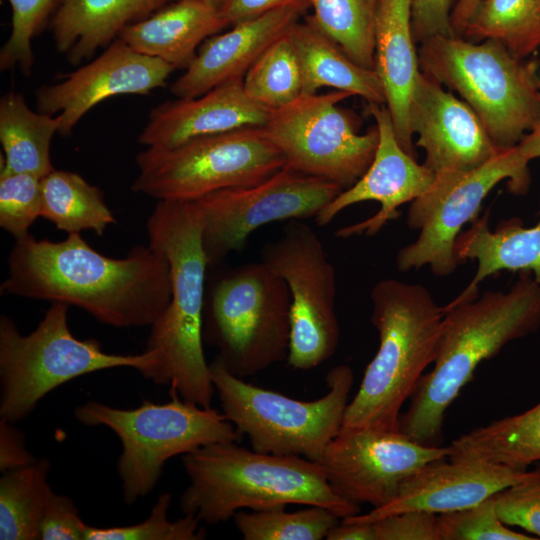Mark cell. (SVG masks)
I'll list each match as a JSON object with an SVG mask.
<instances>
[{
  "label": "cell",
  "mask_w": 540,
  "mask_h": 540,
  "mask_svg": "<svg viewBox=\"0 0 540 540\" xmlns=\"http://www.w3.org/2000/svg\"><path fill=\"white\" fill-rule=\"evenodd\" d=\"M1 293L77 306L116 328L152 326L171 300L170 267L150 245L124 258L93 249L80 235L59 242L16 238Z\"/></svg>",
  "instance_id": "6da1fadb"
},
{
  "label": "cell",
  "mask_w": 540,
  "mask_h": 540,
  "mask_svg": "<svg viewBox=\"0 0 540 540\" xmlns=\"http://www.w3.org/2000/svg\"><path fill=\"white\" fill-rule=\"evenodd\" d=\"M540 327V286L529 271L508 291H487L444 306L433 369L420 379L398 429L416 442L438 446L445 414L476 368L510 341Z\"/></svg>",
  "instance_id": "7a4b0ae2"
},
{
  "label": "cell",
  "mask_w": 540,
  "mask_h": 540,
  "mask_svg": "<svg viewBox=\"0 0 540 540\" xmlns=\"http://www.w3.org/2000/svg\"><path fill=\"white\" fill-rule=\"evenodd\" d=\"M149 245L168 260L171 300L150 326L146 350L160 365L152 381L202 407H211L215 388L203 350L205 274L199 213L192 201H158L147 220Z\"/></svg>",
  "instance_id": "3957f363"
},
{
  "label": "cell",
  "mask_w": 540,
  "mask_h": 540,
  "mask_svg": "<svg viewBox=\"0 0 540 540\" xmlns=\"http://www.w3.org/2000/svg\"><path fill=\"white\" fill-rule=\"evenodd\" d=\"M237 443H213L183 455L190 481L179 498L183 514L212 525L244 508L291 504L325 507L341 519L360 513V505L332 489L320 463L248 450Z\"/></svg>",
  "instance_id": "277c9868"
},
{
  "label": "cell",
  "mask_w": 540,
  "mask_h": 540,
  "mask_svg": "<svg viewBox=\"0 0 540 540\" xmlns=\"http://www.w3.org/2000/svg\"><path fill=\"white\" fill-rule=\"evenodd\" d=\"M370 298L379 347L347 406L342 426L399 430L404 402L436 358L444 307L424 286L393 278L377 282Z\"/></svg>",
  "instance_id": "5b68a950"
},
{
  "label": "cell",
  "mask_w": 540,
  "mask_h": 540,
  "mask_svg": "<svg viewBox=\"0 0 540 540\" xmlns=\"http://www.w3.org/2000/svg\"><path fill=\"white\" fill-rule=\"evenodd\" d=\"M420 70L456 91L497 148L516 146L540 117V59L519 58L503 44L461 36L420 42Z\"/></svg>",
  "instance_id": "8992f818"
},
{
  "label": "cell",
  "mask_w": 540,
  "mask_h": 540,
  "mask_svg": "<svg viewBox=\"0 0 540 540\" xmlns=\"http://www.w3.org/2000/svg\"><path fill=\"white\" fill-rule=\"evenodd\" d=\"M68 307L52 302L29 334L14 321L0 318V418L11 423L28 416L55 388L105 369L129 367L152 380L159 365L156 351L122 355L105 352L96 339L76 338L68 325Z\"/></svg>",
  "instance_id": "52a82bcc"
},
{
  "label": "cell",
  "mask_w": 540,
  "mask_h": 540,
  "mask_svg": "<svg viewBox=\"0 0 540 540\" xmlns=\"http://www.w3.org/2000/svg\"><path fill=\"white\" fill-rule=\"evenodd\" d=\"M169 395L170 401L162 404L145 400L136 408L120 409L89 401L74 411L81 424L106 426L118 436L122 452L117 469L128 505L152 491L169 459L242 438L222 412Z\"/></svg>",
  "instance_id": "ba28073f"
},
{
  "label": "cell",
  "mask_w": 540,
  "mask_h": 540,
  "mask_svg": "<svg viewBox=\"0 0 540 540\" xmlns=\"http://www.w3.org/2000/svg\"><path fill=\"white\" fill-rule=\"evenodd\" d=\"M209 366L223 415L255 451L319 462L343 425L354 381L348 365L332 368L325 378L328 392L312 401L248 383L218 358Z\"/></svg>",
  "instance_id": "9c48e42d"
},
{
  "label": "cell",
  "mask_w": 540,
  "mask_h": 540,
  "mask_svg": "<svg viewBox=\"0 0 540 540\" xmlns=\"http://www.w3.org/2000/svg\"><path fill=\"white\" fill-rule=\"evenodd\" d=\"M203 339L233 375H256L287 359L290 294L284 280L262 261L222 277L205 300Z\"/></svg>",
  "instance_id": "30bf717a"
},
{
  "label": "cell",
  "mask_w": 540,
  "mask_h": 540,
  "mask_svg": "<svg viewBox=\"0 0 540 540\" xmlns=\"http://www.w3.org/2000/svg\"><path fill=\"white\" fill-rule=\"evenodd\" d=\"M131 190L158 201H194L212 192L257 184L286 165L261 127L190 140L136 155Z\"/></svg>",
  "instance_id": "8fae6325"
},
{
  "label": "cell",
  "mask_w": 540,
  "mask_h": 540,
  "mask_svg": "<svg viewBox=\"0 0 540 540\" xmlns=\"http://www.w3.org/2000/svg\"><path fill=\"white\" fill-rule=\"evenodd\" d=\"M504 180L515 195L529 190V162L517 145L500 149L470 171L436 176L432 186L411 203L407 225L419 230V235L415 242L399 250L398 269L407 272L428 265L437 276L452 274L460 263L455 242L463 226L478 218L484 199Z\"/></svg>",
  "instance_id": "7c38bea8"
},
{
  "label": "cell",
  "mask_w": 540,
  "mask_h": 540,
  "mask_svg": "<svg viewBox=\"0 0 540 540\" xmlns=\"http://www.w3.org/2000/svg\"><path fill=\"white\" fill-rule=\"evenodd\" d=\"M350 96L339 90L303 95L271 111L262 131L288 167L347 189L366 172L379 142L376 125L360 133L355 116L339 106Z\"/></svg>",
  "instance_id": "4fadbf2b"
},
{
  "label": "cell",
  "mask_w": 540,
  "mask_h": 540,
  "mask_svg": "<svg viewBox=\"0 0 540 540\" xmlns=\"http://www.w3.org/2000/svg\"><path fill=\"white\" fill-rule=\"evenodd\" d=\"M287 222L281 236L264 245L261 261L289 290L287 363L307 371L330 359L339 344L336 272L313 229L300 220Z\"/></svg>",
  "instance_id": "5bb4252c"
},
{
  "label": "cell",
  "mask_w": 540,
  "mask_h": 540,
  "mask_svg": "<svg viewBox=\"0 0 540 540\" xmlns=\"http://www.w3.org/2000/svg\"><path fill=\"white\" fill-rule=\"evenodd\" d=\"M342 190L285 165L257 184L221 189L192 201L208 265L243 248L249 235L266 224L316 217Z\"/></svg>",
  "instance_id": "9a60e30c"
},
{
  "label": "cell",
  "mask_w": 540,
  "mask_h": 540,
  "mask_svg": "<svg viewBox=\"0 0 540 540\" xmlns=\"http://www.w3.org/2000/svg\"><path fill=\"white\" fill-rule=\"evenodd\" d=\"M449 454L448 446L424 445L399 430L342 426L318 463L338 495L375 509L391 502L414 473Z\"/></svg>",
  "instance_id": "2e32d148"
},
{
  "label": "cell",
  "mask_w": 540,
  "mask_h": 540,
  "mask_svg": "<svg viewBox=\"0 0 540 540\" xmlns=\"http://www.w3.org/2000/svg\"><path fill=\"white\" fill-rule=\"evenodd\" d=\"M173 66L137 52L120 38L81 68L35 93L37 111L59 113V134L67 136L94 106L117 95H147L165 86Z\"/></svg>",
  "instance_id": "e0dca14e"
},
{
  "label": "cell",
  "mask_w": 540,
  "mask_h": 540,
  "mask_svg": "<svg viewBox=\"0 0 540 540\" xmlns=\"http://www.w3.org/2000/svg\"><path fill=\"white\" fill-rule=\"evenodd\" d=\"M379 132L374 158L366 172L349 188L342 190L315 217L325 226L344 209L364 201H377L379 211L368 219L338 229L336 236L348 238L378 233L389 221L396 219L398 208L423 195L434 183L435 174L400 145L391 115L385 104L367 103Z\"/></svg>",
  "instance_id": "ac0fdd59"
},
{
  "label": "cell",
  "mask_w": 540,
  "mask_h": 540,
  "mask_svg": "<svg viewBox=\"0 0 540 540\" xmlns=\"http://www.w3.org/2000/svg\"><path fill=\"white\" fill-rule=\"evenodd\" d=\"M410 125L435 176L470 171L500 150L473 110L422 71L413 89Z\"/></svg>",
  "instance_id": "d6986e66"
},
{
  "label": "cell",
  "mask_w": 540,
  "mask_h": 540,
  "mask_svg": "<svg viewBox=\"0 0 540 540\" xmlns=\"http://www.w3.org/2000/svg\"><path fill=\"white\" fill-rule=\"evenodd\" d=\"M536 474L537 470L527 471L480 460H441L426 465L409 477L388 504L342 520L372 523L405 511L436 515L453 512L474 506Z\"/></svg>",
  "instance_id": "ffe728a7"
},
{
  "label": "cell",
  "mask_w": 540,
  "mask_h": 540,
  "mask_svg": "<svg viewBox=\"0 0 540 540\" xmlns=\"http://www.w3.org/2000/svg\"><path fill=\"white\" fill-rule=\"evenodd\" d=\"M270 113L247 96L243 78H237L200 96L154 107L138 142L148 148L170 149L200 137L262 127Z\"/></svg>",
  "instance_id": "44dd1931"
},
{
  "label": "cell",
  "mask_w": 540,
  "mask_h": 540,
  "mask_svg": "<svg viewBox=\"0 0 540 540\" xmlns=\"http://www.w3.org/2000/svg\"><path fill=\"white\" fill-rule=\"evenodd\" d=\"M302 15L294 8H281L209 37L189 67L171 84V93L177 98H193L222 83L243 78L258 57Z\"/></svg>",
  "instance_id": "7402d4cb"
},
{
  "label": "cell",
  "mask_w": 540,
  "mask_h": 540,
  "mask_svg": "<svg viewBox=\"0 0 540 540\" xmlns=\"http://www.w3.org/2000/svg\"><path fill=\"white\" fill-rule=\"evenodd\" d=\"M412 0H376L375 67L402 148L415 157L410 105L421 72L411 26Z\"/></svg>",
  "instance_id": "603a6c76"
},
{
  "label": "cell",
  "mask_w": 540,
  "mask_h": 540,
  "mask_svg": "<svg viewBox=\"0 0 540 540\" xmlns=\"http://www.w3.org/2000/svg\"><path fill=\"white\" fill-rule=\"evenodd\" d=\"M175 0H58L50 21L56 49L72 65L107 47L129 25Z\"/></svg>",
  "instance_id": "cb8c5ba5"
},
{
  "label": "cell",
  "mask_w": 540,
  "mask_h": 540,
  "mask_svg": "<svg viewBox=\"0 0 540 540\" xmlns=\"http://www.w3.org/2000/svg\"><path fill=\"white\" fill-rule=\"evenodd\" d=\"M228 26L219 10L202 0H175L127 26L118 38L139 53L185 70L202 43Z\"/></svg>",
  "instance_id": "d4e9b609"
},
{
  "label": "cell",
  "mask_w": 540,
  "mask_h": 540,
  "mask_svg": "<svg viewBox=\"0 0 540 540\" xmlns=\"http://www.w3.org/2000/svg\"><path fill=\"white\" fill-rule=\"evenodd\" d=\"M539 220L524 227L517 217L501 221L495 230L490 228V213L477 218L470 228L461 232L455 242L459 262L475 260L476 273L468 286L451 302L473 300L478 285L500 271H529L540 286V208Z\"/></svg>",
  "instance_id": "484cf974"
},
{
  "label": "cell",
  "mask_w": 540,
  "mask_h": 540,
  "mask_svg": "<svg viewBox=\"0 0 540 540\" xmlns=\"http://www.w3.org/2000/svg\"><path fill=\"white\" fill-rule=\"evenodd\" d=\"M302 73L303 95L318 93L323 87L357 95L367 103L385 104L384 91L375 70L351 60L307 17L290 29Z\"/></svg>",
  "instance_id": "4316f807"
},
{
  "label": "cell",
  "mask_w": 540,
  "mask_h": 540,
  "mask_svg": "<svg viewBox=\"0 0 540 540\" xmlns=\"http://www.w3.org/2000/svg\"><path fill=\"white\" fill-rule=\"evenodd\" d=\"M33 111L23 95L10 91L0 100L1 172L29 173L39 178L54 170L50 145L59 133V116Z\"/></svg>",
  "instance_id": "83f0119b"
},
{
  "label": "cell",
  "mask_w": 540,
  "mask_h": 540,
  "mask_svg": "<svg viewBox=\"0 0 540 540\" xmlns=\"http://www.w3.org/2000/svg\"><path fill=\"white\" fill-rule=\"evenodd\" d=\"M448 459L480 460L525 469L540 462V402L453 440Z\"/></svg>",
  "instance_id": "f1b7e54d"
},
{
  "label": "cell",
  "mask_w": 540,
  "mask_h": 540,
  "mask_svg": "<svg viewBox=\"0 0 540 540\" xmlns=\"http://www.w3.org/2000/svg\"><path fill=\"white\" fill-rule=\"evenodd\" d=\"M40 216L67 234L89 230L102 235L116 223L98 187L77 173L56 169L41 178Z\"/></svg>",
  "instance_id": "f546056e"
},
{
  "label": "cell",
  "mask_w": 540,
  "mask_h": 540,
  "mask_svg": "<svg viewBox=\"0 0 540 540\" xmlns=\"http://www.w3.org/2000/svg\"><path fill=\"white\" fill-rule=\"evenodd\" d=\"M50 463L41 459L3 473L0 479V539H39V524L53 493L47 482Z\"/></svg>",
  "instance_id": "4dcf8cb0"
},
{
  "label": "cell",
  "mask_w": 540,
  "mask_h": 540,
  "mask_svg": "<svg viewBox=\"0 0 540 540\" xmlns=\"http://www.w3.org/2000/svg\"><path fill=\"white\" fill-rule=\"evenodd\" d=\"M463 35L496 40L519 58L531 57L540 48V0H482Z\"/></svg>",
  "instance_id": "1f68e13d"
},
{
  "label": "cell",
  "mask_w": 540,
  "mask_h": 540,
  "mask_svg": "<svg viewBox=\"0 0 540 540\" xmlns=\"http://www.w3.org/2000/svg\"><path fill=\"white\" fill-rule=\"evenodd\" d=\"M315 26L358 65L375 67L376 0H310Z\"/></svg>",
  "instance_id": "d6a6232c"
},
{
  "label": "cell",
  "mask_w": 540,
  "mask_h": 540,
  "mask_svg": "<svg viewBox=\"0 0 540 540\" xmlns=\"http://www.w3.org/2000/svg\"><path fill=\"white\" fill-rule=\"evenodd\" d=\"M288 32L274 41L243 76L247 96L270 111L303 96L301 68Z\"/></svg>",
  "instance_id": "836d02e7"
},
{
  "label": "cell",
  "mask_w": 540,
  "mask_h": 540,
  "mask_svg": "<svg viewBox=\"0 0 540 540\" xmlns=\"http://www.w3.org/2000/svg\"><path fill=\"white\" fill-rule=\"evenodd\" d=\"M233 519L245 540H321L341 518L325 507L310 506L296 512H287L285 507L240 510Z\"/></svg>",
  "instance_id": "e575fe53"
},
{
  "label": "cell",
  "mask_w": 540,
  "mask_h": 540,
  "mask_svg": "<svg viewBox=\"0 0 540 540\" xmlns=\"http://www.w3.org/2000/svg\"><path fill=\"white\" fill-rule=\"evenodd\" d=\"M171 494L163 493L155 502L150 516L134 525L97 528L88 526L84 540H201L206 537L200 520L192 514L175 521L168 519Z\"/></svg>",
  "instance_id": "d590c367"
},
{
  "label": "cell",
  "mask_w": 540,
  "mask_h": 540,
  "mask_svg": "<svg viewBox=\"0 0 540 540\" xmlns=\"http://www.w3.org/2000/svg\"><path fill=\"white\" fill-rule=\"evenodd\" d=\"M11 7V32L0 51L2 71L18 67L29 76L33 66L32 39L58 0H7Z\"/></svg>",
  "instance_id": "8d00e7d4"
},
{
  "label": "cell",
  "mask_w": 540,
  "mask_h": 540,
  "mask_svg": "<svg viewBox=\"0 0 540 540\" xmlns=\"http://www.w3.org/2000/svg\"><path fill=\"white\" fill-rule=\"evenodd\" d=\"M440 540H535L504 524L496 511L494 495L482 502L437 516Z\"/></svg>",
  "instance_id": "74e56055"
},
{
  "label": "cell",
  "mask_w": 540,
  "mask_h": 540,
  "mask_svg": "<svg viewBox=\"0 0 540 540\" xmlns=\"http://www.w3.org/2000/svg\"><path fill=\"white\" fill-rule=\"evenodd\" d=\"M41 212V178L29 173H0V226L21 237Z\"/></svg>",
  "instance_id": "f35d334b"
},
{
  "label": "cell",
  "mask_w": 540,
  "mask_h": 540,
  "mask_svg": "<svg viewBox=\"0 0 540 540\" xmlns=\"http://www.w3.org/2000/svg\"><path fill=\"white\" fill-rule=\"evenodd\" d=\"M500 520L540 538V472L494 495Z\"/></svg>",
  "instance_id": "ab89813d"
},
{
  "label": "cell",
  "mask_w": 540,
  "mask_h": 540,
  "mask_svg": "<svg viewBox=\"0 0 540 540\" xmlns=\"http://www.w3.org/2000/svg\"><path fill=\"white\" fill-rule=\"evenodd\" d=\"M86 527L72 499L53 492L40 520L39 539L84 540Z\"/></svg>",
  "instance_id": "60d3db41"
},
{
  "label": "cell",
  "mask_w": 540,
  "mask_h": 540,
  "mask_svg": "<svg viewBox=\"0 0 540 540\" xmlns=\"http://www.w3.org/2000/svg\"><path fill=\"white\" fill-rule=\"evenodd\" d=\"M376 540H440L437 515L405 511L372 522Z\"/></svg>",
  "instance_id": "b9f144b4"
},
{
  "label": "cell",
  "mask_w": 540,
  "mask_h": 540,
  "mask_svg": "<svg viewBox=\"0 0 540 540\" xmlns=\"http://www.w3.org/2000/svg\"><path fill=\"white\" fill-rule=\"evenodd\" d=\"M454 0H412L411 26L416 42L434 36L456 35L452 23Z\"/></svg>",
  "instance_id": "7bdbcfd3"
},
{
  "label": "cell",
  "mask_w": 540,
  "mask_h": 540,
  "mask_svg": "<svg viewBox=\"0 0 540 540\" xmlns=\"http://www.w3.org/2000/svg\"><path fill=\"white\" fill-rule=\"evenodd\" d=\"M288 7L304 14L310 9V0H226L219 12L232 26Z\"/></svg>",
  "instance_id": "ee69618b"
},
{
  "label": "cell",
  "mask_w": 540,
  "mask_h": 540,
  "mask_svg": "<svg viewBox=\"0 0 540 540\" xmlns=\"http://www.w3.org/2000/svg\"><path fill=\"white\" fill-rule=\"evenodd\" d=\"M36 459L26 449L22 433L13 423L0 422V470L2 473L34 463Z\"/></svg>",
  "instance_id": "f6af8a7d"
},
{
  "label": "cell",
  "mask_w": 540,
  "mask_h": 540,
  "mask_svg": "<svg viewBox=\"0 0 540 540\" xmlns=\"http://www.w3.org/2000/svg\"><path fill=\"white\" fill-rule=\"evenodd\" d=\"M327 540H376L373 523L341 522L326 536Z\"/></svg>",
  "instance_id": "bcb514c9"
},
{
  "label": "cell",
  "mask_w": 540,
  "mask_h": 540,
  "mask_svg": "<svg viewBox=\"0 0 540 540\" xmlns=\"http://www.w3.org/2000/svg\"><path fill=\"white\" fill-rule=\"evenodd\" d=\"M482 0H458L455 4L451 23L456 35H463L465 28Z\"/></svg>",
  "instance_id": "7dc6e473"
},
{
  "label": "cell",
  "mask_w": 540,
  "mask_h": 540,
  "mask_svg": "<svg viewBox=\"0 0 540 540\" xmlns=\"http://www.w3.org/2000/svg\"><path fill=\"white\" fill-rule=\"evenodd\" d=\"M517 148L521 156L528 162L540 158V117L531 130L522 137Z\"/></svg>",
  "instance_id": "c3c4849f"
},
{
  "label": "cell",
  "mask_w": 540,
  "mask_h": 540,
  "mask_svg": "<svg viewBox=\"0 0 540 540\" xmlns=\"http://www.w3.org/2000/svg\"><path fill=\"white\" fill-rule=\"evenodd\" d=\"M202 1L220 10V8L223 6L226 0H202Z\"/></svg>",
  "instance_id": "681fc988"
},
{
  "label": "cell",
  "mask_w": 540,
  "mask_h": 540,
  "mask_svg": "<svg viewBox=\"0 0 540 540\" xmlns=\"http://www.w3.org/2000/svg\"><path fill=\"white\" fill-rule=\"evenodd\" d=\"M536 470L540 472V462L538 463V466H537Z\"/></svg>",
  "instance_id": "f907efd6"
}]
</instances>
